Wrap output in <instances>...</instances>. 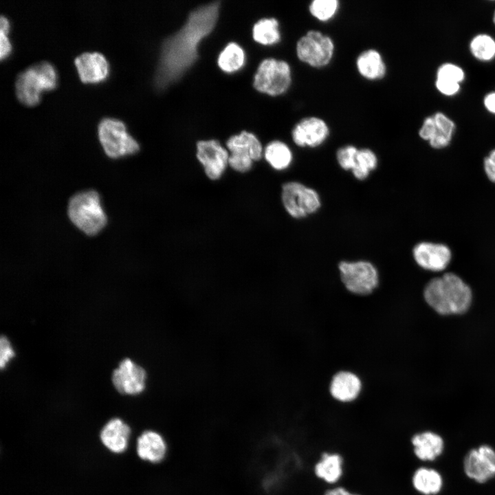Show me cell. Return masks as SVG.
<instances>
[{
    "mask_svg": "<svg viewBox=\"0 0 495 495\" xmlns=\"http://www.w3.org/2000/svg\"><path fill=\"white\" fill-rule=\"evenodd\" d=\"M220 3L213 1L191 11L183 26L162 43L154 82L164 89L179 80L198 58L201 41L214 30Z\"/></svg>",
    "mask_w": 495,
    "mask_h": 495,
    "instance_id": "obj_1",
    "label": "cell"
},
{
    "mask_svg": "<svg viewBox=\"0 0 495 495\" xmlns=\"http://www.w3.org/2000/svg\"><path fill=\"white\" fill-rule=\"evenodd\" d=\"M426 302L443 315L462 314L472 302L470 287L457 275L449 272L430 280L424 290Z\"/></svg>",
    "mask_w": 495,
    "mask_h": 495,
    "instance_id": "obj_2",
    "label": "cell"
},
{
    "mask_svg": "<svg viewBox=\"0 0 495 495\" xmlns=\"http://www.w3.org/2000/svg\"><path fill=\"white\" fill-rule=\"evenodd\" d=\"M67 214L72 223L88 236L98 234L107 223L99 194L94 190L73 195L68 203Z\"/></svg>",
    "mask_w": 495,
    "mask_h": 495,
    "instance_id": "obj_3",
    "label": "cell"
},
{
    "mask_svg": "<svg viewBox=\"0 0 495 495\" xmlns=\"http://www.w3.org/2000/svg\"><path fill=\"white\" fill-rule=\"evenodd\" d=\"M57 74L48 61L34 63L18 74L15 81L16 95L19 100L28 106L36 104L43 91L54 89Z\"/></svg>",
    "mask_w": 495,
    "mask_h": 495,
    "instance_id": "obj_4",
    "label": "cell"
},
{
    "mask_svg": "<svg viewBox=\"0 0 495 495\" xmlns=\"http://www.w3.org/2000/svg\"><path fill=\"white\" fill-rule=\"evenodd\" d=\"M100 142L107 156L116 159L140 150L138 142L128 133L124 123L116 118H104L98 126Z\"/></svg>",
    "mask_w": 495,
    "mask_h": 495,
    "instance_id": "obj_5",
    "label": "cell"
},
{
    "mask_svg": "<svg viewBox=\"0 0 495 495\" xmlns=\"http://www.w3.org/2000/svg\"><path fill=\"white\" fill-rule=\"evenodd\" d=\"M292 80V69L287 62L268 58L260 63L253 85L259 92L277 96L289 89Z\"/></svg>",
    "mask_w": 495,
    "mask_h": 495,
    "instance_id": "obj_6",
    "label": "cell"
},
{
    "mask_svg": "<svg viewBox=\"0 0 495 495\" xmlns=\"http://www.w3.org/2000/svg\"><path fill=\"white\" fill-rule=\"evenodd\" d=\"M296 52L301 62L312 67L321 68L331 61L335 44L328 35L319 30H311L298 40Z\"/></svg>",
    "mask_w": 495,
    "mask_h": 495,
    "instance_id": "obj_7",
    "label": "cell"
},
{
    "mask_svg": "<svg viewBox=\"0 0 495 495\" xmlns=\"http://www.w3.org/2000/svg\"><path fill=\"white\" fill-rule=\"evenodd\" d=\"M340 278L346 289L358 296L372 294L379 284L375 267L368 261H342L338 265Z\"/></svg>",
    "mask_w": 495,
    "mask_h": 495,
    "instance_id": "obj_8",
    "label": "cell"
},
{
    "mask_svg": "<svg viewBox=\"0 0 495 495\" xmlns=\"http://www.w3.org/2000/svg\"><path fill=\"white\" fill-rule=\"evenodd\" d=\"M281 199L286 211L297 219L314 213L321 204L315 190L296 182L283 185Z\"/></svg>",
    "mask_w": 495,
    "mask_h": 495,
    "instance_id": "obj_9",
    "label": "cell"
},
{
    "mask_svg": "<svg viewBox=\"0 0 495 495\" xmlns=\"http://www.w3.org/2000/svg\"><path fill=\"white\" fill-rule=\"evenodd\" d=\"M465 475L478 483H485L495 477V450L481 445L470 450L463 459Z\"/></svg>",
    "mask_w": 495,
    "mask_h": 495,
    "instance_id": "obj_10",
    "label": "cell"
},
{
    "mask_svg": "<svg viewBox=\"0 0 495 495\" xmlns=\"http://www.w3.org/2000/svg\"><path fill=\"white\" fill-rule=\"evenodd\" d=\"M196 156L206 176L212 180H217L225 172L230 154L219 141L209 140L197 142Z\"/></svg>",
    "mask_w": 495,
    "mask_h": 495,
    "instance_id": "obj_11",
    "label": "cell"
},
{
    "mask_svg": "<svg viewBox=\"0 0 495 495\" xmlns=\"http://www.w3.org/2000/svg\"><path fill=\"white\" fill-rule=\"evenodd\" d=\"M454 122L442 112L426 117L419 130V135L437 149L448 146L455 131Z\"/></svg>",
    "mask_w": 495,
    "mask_h": 495,
    "instance_id": "obj_12",
    "label": "cell"
},
{
    "mask_svg": "<svg viewBox=\"0 0 495 495\" xmlns=\"http://www.w3.org/2000/svg\"><path fill=\"white\" fill-rule=\"evenodd\" d=\"M147 375L144 368L129 358L123 360L119 367L114 370L112 382L122 394L136 395L146 388Z\"/></svg>",
    "mask_w": 495,
    "mask_h": 495,
    "instance_id": "obj_13",
    "label": "cell"
},
{
    "mask_svg": "<svg viewBox=\"0 0 495 495\" xmlns=\"http://www.w3.org/2000/svg\"><path fill=\"white\" fill-rule=\"evenodd\" d=\"M329 133V126L323 119L308 116L302 118L294 125L292 137L298 146L314 148L324 142Z\"/></svg>",
    "mask_w": 495,
    "mask_h": 495,
    "instance_id": "obj_14",
    "label": "cell"
},
{
    "mask_svg": "<svg viewBox=\"0 0 495 495\" xmlns=\"http://www.w3.org/2000/svg\"><path fill=\"white\" fill-rule=\"evenodd\" d=\"M362 389L358 375L346 370H340L333 375L329 382V396L337 403L350 404L356 402Z\"/></svg>",
    "mask_w": 495,
    "mask_h": 495,
    "instance_id": "obj_15",
    "label": "cell"
},
{
    "mask_svg": "<svg viewBox=\"0 0 495 495\" xmlns=\"http://www.w3.org/2000/svg\"><path fill=\"white\" fill-rule=\"evenodd\" d=\"M415 262L423 269L440 272L449 265L452 253L445 244L432 242H421L412 250Z\"/></svg>",
    "mask_w": 495,
    "mask_h": 495,
    "instance_id": "obj_16",
    "label": "cell"
},
{
    "mask_svg": "<svg viewBox=\"0 0 495 495\" xmlns=\"http://www.w3.org/2000/svg\"><path fill=\"white\" fill-rule=\"evenodd\" d=\"M344 464V458L340 452L324 451L313 465V474L327 487L337 485L343 478Z\"/></svg>",
    "mask_w": 495,
    "mask_h": 495,
    "instance_id": "obj_17",
    "label": "cell"
},
{
    "mask_svg": "<svg viewBox=\"0 0 495 495\" xmlns=\"http://www.w3.org/2000/svg\"><path fill=\"white\" fill-rule=\"evenodd\" d=\"M168 451L166 438L156 430H144L137 439L136 452L142 461L159 464L166 459Z\"/></svg>",
    "mask_w": 495,
    "mask_h": 495,
    "instance_id": "obj_18",
    "label": "cell"
},
{
    "mask_svg": "<svg viewBox=\"0 0 495 495\" xmlns=\"http://www.w3.org/2000/svg\"><path fill=\"white\" fill-rule=\"evenodd\" d=\"M74 63L79 77L84 82H99L109 74L108 61L100 52H83L76 57Z\"/></svg>",
    "mask_w": 495,
    "mask_h": 495,
    "instance_id": "obj_19",
    "label": "cell"
},
{
    "mask_svg": "<svg viewBox=\"0 0 495 495\" xmlns=\"http://www.w3.org/2000/svg\"><path fill=\"white\" fill-rule=\"evenodd\" d=\"M414 456L420 461H433L444 450L443 439L437 433L426 430L417 432L409 439Z\"/></svg>",
    "mask_w": 495,
    "mask_h": 495,
    "instance_id": "obj_20",
    "label": "cell"
},
{
    "mask_svg": "<svg viewBox=\"0 0 495 495\" xmlns=\"http://www.w3.org/2000/svg\"><path fill=\"white\" fill-rule=\"evenodd\" d=\"M130 434V427L122 419L113 418L102 428L100 438L109 451L120 454L126 450Z\"/></svg>",
    "mask_w": 495,
    "mask_h": 495,
    "instance_id": "obj_21",
    "label": "cell"
},
{
    "mask_svg": "<svg viewBox=\"0 0 495 495\" xmlns=\"http://www.w3.org/2000/svg\"><path fill=\"white\" fill-rule=\"evenodd\" d=\"M226 146L230 154L253 161L261 160L263 154L262 144L257 137L245 131L231 136L226 142Z\"/></svg>",
    "mask_w": 495,
    "mask_h": 495,
    "instance_id": "obj_22",
    "label": "cell"
},
{
    "mask_svg": "<svg viewBox=\"0 0 495 495\" xmlns=\"http://www.w3.org/2000/svg\"><path fill=\"white\" fill-rule=\"evenodd\" d=\"M410 481L412 489L421 495H436L441 492L443 485L441 474L425 466L414 470Z\"/></svg>",
    "mask_w": 495,
    "mask_h": 495,
    "instance_id": "obj_23",
    "label": "cell"
},
{
    "mask_svg": "<svg viewBox=\"0 0 495 495\" xmlns=\"http://www.w3.org/2000/svg\"><path fill=\"white\" fill-rule=\"evenodd\" d=\"M355 65L360 76L368 80H381L386 74L382 56L375 49L362 51L356 58Z\"/></svg>",
    "mask_w": 495,
    "mask_h": 495,
    "instance_id": "obj_24",
    "label": "cell"
},
{
    "mask_svg": "<svg viewBox=\"0 0 495 495\" xmlns=\"http://www.w3.org/2000/svg\"><path fill=\"white\" fill-rule=\"evenodd\" d=\"M465 74L463 69L452 63H444L439 66L437 72L435 85L439 92L446 96H452L460 89Z\"/></svg>",
    "mask_w": 495,
    "mask_h": 495,
    "instance_id": "obj_25",
    "label": "cell"
},
{
    "mask_svg": "<svg viewBox=\"0 0 495 495\" xmlns=\"http://www.w3.org/2000/svg\"><path fill=\"white\" fill-rule=\"evenodd\" d=\"M245 62L243 49L236 43H229L220 52L217 58L219 68L224 72L231 74L241 69Z\"/></svg>",
    "mask_w": 495,
    "mask_h": 495,
    "instance_id": "obj_26",
    "label": "cell"
},
{
    "mask_svg": "<svg viewBox=\"0 0 495 495\" xmlns=\"http://www.w3.org/2000/svg\"><path fill=\"white\" fill-rule=\"evenodd\" d=\"M263 155L268 164L278 170L286 169L292 161V151L285 143L279 140L270 142L265 146Z\"/></svg>",
    "mask_w": 495,
    "mask_h": 495,
    "instance_id": "obj_27",
    "label": "cell"
},
{
    "mask_svg": "<svg viewBox=\"0 0 495 495\" xmlns=\"http://www.w3.org/2000/svg\"><path fill=\"white\" fill-rule=\"evenodd\" d=\"M254 40L263 45L278 43L281 38L279 23L275 18H263L258 20L252 28Z\"/></svg>",
    "mask_w": 495,
    "mask_h": 495,
    "instance_id": "obj_28",
    "label": "cell"
},
{
    "mask_svg": "<svg viewBox=\"0 0 495 495\" xmlns=\"http://www.w3.org/2000/svg\"><path fill=\"white\" fill-rule=\"evenodd\" d=\"M470 50L476 59L490 60L495 56V41L488 34H479L472 39Z\"/></svg>",
    "mask_w": 495,
    "mask_h": 495,
    "instance_id": "obj_29",
    "label": "cell"
},
{
    "mask_svg": "<svg viewBox=\"0 0 495 495\" xmlns=\"http://www.w3.org/2000/svg\"><path fill=\"white\" fill-rule=\"evenodd\" d=\"M377 166V158L375 153L369 148H361L358 149L352 172L355 178L363 180Z\"/></svg>",
    "mask_w": 495,
    "mask_h": 495,
    "instance_id": "obj_30",
    "label": "cell"
},
{
    "mask_svg": "<svg viewBox=\"0 0 495 495\" xmlns=\"http://www.w3.org/2000/svg\"><path fill=\"white\" fill-rule=\"evenodd\" d=\"M339 6L338 0H314L309 6V11L317 20L326 22L334 17Z\"/></svg>",
    "mask_w": 495,
    "mask_h": 495,
    "instance_id": "obj_31",
    "label": "cell"
},
{
    "mask_svg": "<svg viewBox=\"0 0 495 495\" xmlns=\"http://www.w3.org/2000/svg\"><path fill=\"white\" fill-rule=\"evenodd\" d=\"M358 148L353 145H346L340 148L336 153L339 165L344 170H353Z\"/></svg>",
    "mask_w": 495,
    "mask_h": 495,
    "instance_id": "obj_32",
    "label": "cell"
},
{
    "mask_svg": "<svg viewBox=\"0 0 495 495\" xmlns=\"http://www.w3.org/2000/svg\"><path fill=\"white\" fill-rule=\"evenodd\" d=\"M0 366L3 369L8 362L14 356V352L10 343L6 336H2L0 339Z\"/></svg>",
    "mask_w": 495,
    "mask_h": 495,
    "instance_id": "obj_33",
    "label": "cell"
},
{
    "mask_svg": "<svg viewBox=\"0 0 495 495\" xmlns=\"http://www.w3.org/2000/svg\"><path fill=\"white\" fill-rule=\"evenodd\" d=\"M485 173L487 178L495 183V148L492 150L483 161Z\"/></svg>",
    "mask_w": 495,
    "mask_h": 495,
    "instance_id": "obj_34",
    "label": "cell"
},
{
    "mask_svg": "<svg viewBox=\"0 0 495 495\" xmlns=\"http://www.w3.org/2000/svg\"><path fill=\"white\" fill-rule=\"evenodd\" d=\"M8 31H9L8 28H1V31H0V43H1L0 57L1 59L8 56L9 55V54L10 53L11 49H12L11 43L7 36Z\"/></svg>",
    "mask_w": 495,
    "mask_h": 495,
    "instance_id": "obj_35",
    "label": "cell"
},
{
    "mask_svg": "<svg viewBox=\"0 0 495 495\" xmlns=\"http://www.w3.org/2000/svg\"><path fill=\"white\" fill-rule=\"evenodd\" d=\"M351 491L344 485H337L327 487L322 495H351Z\"/></svg>",
    "mask_w": 495,
    "mask_h": 495,
    "instance_id": "obj_36",
    "label": "cell"
},
{
    "mask_svg": "<svg viewBox=\"0 0 495 495\" xmlns=\"http://www.w3.org/2000/svg\"><path fill=\"white\" fill-rule=\"evenodd\" d=\"M484 105L487 111L495 114V91L490 92L485 96Z\"/></svg>",
    "mask_w": 495,
    "mask_h": 495,
    "instance_id": "obj_37",
    "label": "cell"
},
{
    "mask_svg": "<svg viewBox=\"0 0 495 495\" xmlns=\"http://www.w3.org/2000/svg\"><path fill=\"white\" fill-rule=\"evenodd\" d=\"M351 495H362V494H360V493H359V492H352V491H351Z\"/></svg>",
    "mask_w": 495,
    "mask_h": 495,
    "instance_id": "obj_38",
    "label": "cell"
},
{
    "mask_svg": "<svg viewBox=\"0 0 495 495\" xmlns=\"http://www.w3.org/2000/svg\"><path fill=\"white\" fill-rule=\"evenodd\" d=\"M492 19H493V23H494V24L495 25V10H494V14H493V18H492Z\"/></svg>",
    "mask_w": 495,
    "mask_h": 495,
    "instance_id": "obj_39",
    "label": "cell"
}]
</instances>
